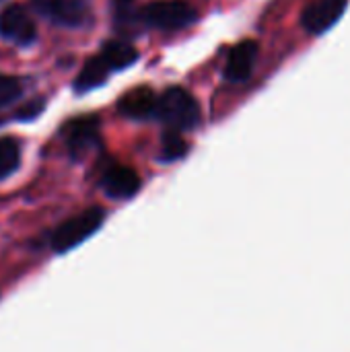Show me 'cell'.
Instances as JSON below:
<instances>
[{
	"mask_svg": "<svg viewBox=\"0 0 350 352\" xmlns=\"http://www.w3.org/2000/svg\"><path fill=\"white\" fill-rule=\"evenodd\" d=\"M99 56L107 62V66L111 68V72L113 70H124V68L132 66L138 60V52L128 41H122V39H109V41H105Z\"/></svg>",
	"mask_w": 350,
	"mask_h": 352,
	"instance_id": "13",
	"label": "cell"
},
{
	"mask_svg": "<svg viewBox=\"0 0 350 352\" xmlns=\"http://www.w3.org/2000/svg\"><path fill=\"white\" fill-rule=\"evenodd\" d=\"M157 99L159 97L155 95L153 89L136 87L120 99L118 109L122 116H126L130 120H149V118L157 116Z\"/></svg>",
	"mask_w": 350,
	"mask_h": 352,
	"instance_id": "10",
	"label": "cell"
},
{
	"mask_svg": "<svg viewBox=\"0 0 350 352\" xmlns=\"http://www.w3.org/2000/svg\"><path fill=\"white\" fill-rule=\"evenodd\" d=\"M41 107H43V101H31L29 105H25L23 109H19L17 113H19V118H23V120H29V118H35L39 111H41Z\"/></svg>",
	"mask_w": 350,
	"mask_h": 352,
	"instance_id": "17",
	"label": "cell"
},
{
	"mask_svg": "<svg viewBox=\"0 0 350 352\" xmlns=\"http://www.w3.org/2000/svg\"><path fill=\"white\" fill-rule=\"evenodd\" d=\"M103 219H105V212L101 208H89V210L64 221L52 235V248L58 254L76 248L78 243L89 239L103 225Z\"/></svg>",
	"mask_w": 350,
	"mask_h": 352,
	"instance_id": "2",
	"label": "cell"
},
{
	"mask_svg": "<svg viewBox=\"0 0 350 352\" xmlns=\"http://www.w3.org/2000/svg\"><path fill=\"white\" fill-rule=\"evenodd\" d=\"M111 74V68L107 66V62L101 58V56H93L85 66L83 70L78 72L76 80H74V91L76 93H87V91H93L97 87H101L107 76Z\"/></svg>",
	"mask_w": 350,
	"mask_h": 352,
	"instance_id": "12",
	"label": "cell"
},
{
	"mask_svg": "<svg viewBox=\"0 0 350 352\" xmlns=\"http://www.w3.org/2000/svg\"><path fill=\"white\" fill-rule=\"evenodd\" d=\"M21 93H23V82L17 76L0 74V107L21 97Z\"/></svg>",
	"mask_w": 350,
	"mask_h": 352,
	"instance_id": "16",
	"label": "cell"
},
{
	"mask_svg": "<svg viewBox=\"0 0 350 352\" xmlns=\"http://www.w3.org/2000/svg\"><path fill=\"white\" fill-rule=\"evenodd\" d=\"M101 188L109 198L126 200V198H132L140 190V177L130 167L113 165L105 171V175L101 179Z\"/></svg>",
	"mask_w": 350,
	"mask_h": 352,
	"instance_id": "9",
	"label": "cell"
},
{
	"mask_svg": "<svg viewBox=\"0 0 350 352\" xmlns=\"http://www.w3.org/2000/svg\"><path fill=\"white\" fill-rule=\"evenodd\" d=\"M0 35L12 43L27 45L35 41L37 27L29 10L21 4H10L0 14Z\"/></svg>",
	"mask_w": 350,
	"mask_h": 352,
	"instance_id": "5",
	"label": "cell"
},
{
	"mask_svg": "<svg viewBox=\"0 0 350 352\" xmlns=\"http://www.w3.org/2000/svg\"><path fill=\"white\" fill-rule=\"evenodd\" d=\"M258 58V43L252 39H245L241 43H237L227 58L225 64V78L231 82H243L252 76L254 72V64Z\"/></svg>",
	"mask_w": 350,
	"mask_h": 352,
	"instance_id": "8",
	"label": "cell"
},
{
	"mask_svg": "<svg viewBox=\"0 0 350 352\" xmlns=\"http://www.w3.org/2000/svg\"><path fill=\"white\" fill-rule=\"evenodd\" d=\"M62 134L70 155L78 159L99 144V120L95 116L70 120L64 126Z\"/></svg>",
	"mask_w": 350,
	"mask_h": 352,
	"instance_id": "7",
	"label": "cell"
},
{
	"mask_svg": "<svg viewBox=\"0 0 350 352\" xmlns=\"http://www.w3.org/2000/svg\"><path fill=\"white\" fill-rule=\"evenodd\" d=\"M157 118L165 122L171 130L184 132L198 126L200 109L196 99L188 91L171 87L157 99Z\"/></svg>",
	"mask_w": 350,
	"mask_h": 352,
	"instance_id": "1",
	"label": "cell"
},
{
	"mask_svg": "<svg viewBox=\"0 0 350 352\" xmlns=\"http://www.w3.org/2000/svg\"><path fill=\"white\" fill-rule=\"evenodd\" d=\"M111 21H113V27L124 37L140 35L142 29L146 27L144 16H142V6L136 0H113L111 2Z\"/></svg>",
	"mask_w": 350,
	"mask_h": 352,
	"instance_id": "11",
	"label": "cell"
},
{
	"mask_svg": "<svg viewBox=\"0 0 350 352\" xmlns=\"http://www.w3.org/2000/svg\"><path fill=\"white\" fill-rule=\"evenodd\" d=\"M33 8L47 21L64 27H80L89 21V0H31Z\"/></svg>",
	"mask_w": 350,
	"mask_h": 352,
	"instance_id": "4",
	"label": "cell"
},
{
	"mask_svg": "<svg viewBox=\"0 0 350 352\" xmlns=\"http://www.w3.org/2000/svg\"><path fill=\"white\" fill-rule=\"evenodd\" d=\"M344 10H347V0H311L301 14V25L305 31L320 35L326 33L330 27H334Z\"/></svg>",
	"mask_w": 350,
	"mask_h": 352,
	"instance_id": "6",
	"label": "cell"
},
{
	"mask_svg": "<svg viewBox=\"0 0 350 352\" xmlns=\"http://www.w3.org/2000/svg\"><path fill=\"white\" fill-rule=\"evenodd\" d=\"M21 163V148L14 138H0V179L12 175Z\"/></svg>",
	"mask_w": 350,
	"mask_h": 352,
	"instance_id": "14",
	"label": "cell"
},
{
	"mask_svg": "<svg viewBox=\"0 0 350 352\" xmlns=\"http://www.w3.org/2000/svg\"><path fill=\"white\" fill-rule=\"evenodd\" d=\"M186 153H188V142L179 136V132L169 130V132L163 136L161 157H163L165 161H175V159H182Z\"/></svg>",
	"mask_w": 350,
	"mask_h": 352,
	"instance_id": "15",
	"label": "cell"
},
{
	"mask_svg": "<svg viewBox=\"0 0 350 352\" xmlns=\"http://www.w3.org/2000/svg\"><path fill=\"white\" fill-rule=\"evenodd\" d=\"M142 16L149 27L173 31L194 23L198 12L192 4L184 0H159L142 6Z\"/></svg>",
	"mask_w": 350,
	"mask_h": 352,
	"instance_id": "3",
	"label": "cell"
}]
</instances>
